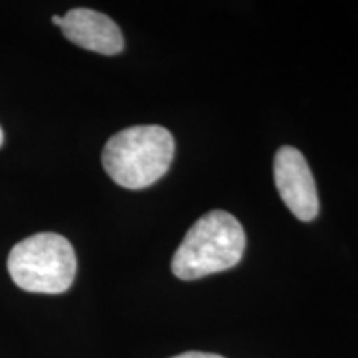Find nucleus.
<instances>
[{"label":"nucleus","mask_w":358,"mask_h":358,"mask_svg":"<svg viewBox=\"0 0 358 358\" xmlns=\"http://www.w3.org/2000/svg\"><path fill=\"white\" fill-rule=\"evenodd\" d=\"M174 158L173 134L158 124L129 127L103 148V168L116 185L145 189L166 174Z\"/></svg>","instance_id":"nucleus-1"},{"label":"nucleus","mask_w":358,"mask_h":358,"mask_svg":"<svg viewBox=\"0 0 358 358\" xmlns=\"http://www.w3.org/2000/svg\"><path fill=\"white\" fill-rule=\"evenodd\" d=\"M245 232L226 211H211L199 217L186 232L173 257V274L181 280L232 268L243 259Z\"/></svg>","instance_id":"nucleus-2"},{"label":"nucleus","mask_w":358,"mask_h":358,"mask_svg":"<svg viewBox=\"0 0 358 358\" xmlns=\"http://www.w3.org/2000/svg\"><path fill=\"white\" fill-rule=\"evenodd\" d=\"M8 274L27 292L62 294L77 274V256L66 237L38 232L15 244L8 254Z\"/></svg>","instance_id":"nucleus-3"},{"label":"nucleus","mask_w":358,"mask_h":358,"mask_svg":"<svg viewBox=\"0 0 358 358\" xmlns=\"http://www.w3.org/2000/svg\"><path fill=\"white\" fill-rule=\"evenodd\" d=\"M274 181L282 201L295 217L313 221L320 203L313 174L303 155L292 146H282L274 158Z\"/></svg>","instance_id":"nucleus-4"},{"label":"nucleus","mask_w":358,"mask_h":358,"mask_svg":"<svg viewBox=\"0 0 358 358\" xmlns=\"http://www.w3.org/2000/svg\"><path fill=\"white\" fill-rule=\"evenodd\" d=\"M60 29L71 43L85 50L116 55L124 48L120 27L108 15L92 8H71L62 17Z\"/></svg>","instance_id":"nucleus-5"},{"label":"nucleus","mask_w":358,"mask_h":358,"mask_svg":"<svg viewBox=\"0 0 358 358\" xmlns=\"http://www.w3.org/2000/svg\"><path fill=\"white\" fill-rule=\"evenodd\" d=\"M171 358H224L216 353H206V352H185L181 355L171 357Z\"/></svg>","instance_id":"nucleus-6"},{"label":"nucleus","mask_w":358,"mask_h":358,"mask_svg":"<svg viewBox=\"0 0 358 358\" xmlns=\"http://www.w3.org/2000/svg\"><path fill=\"white\" fill-rule=\"evenodd\" d=\"M52 22H53V24H55V25L60 27V25H62V17H58V15L52 17Z\"/></svg>","instance_id":"nucleus-7"},{"label":"nucleus","mask_w":358,"mask_h":358,"mask_svg":"<svg viewBox=\"0 0 358 358\" xmlns=\"http://www.w3.org/2000/svg\"><path fill=\"white\" fill-rule=\"evenodd\" d=\"M3 145V131H2V128H0V146Z\"/></svg>","instance_id":"nucleus-8"}]
</instances>
